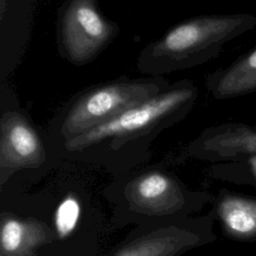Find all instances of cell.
Segmentation results:
<instances>
[{
  "label": "cell",
  "mask_w": 256,
  "mask_h": 256,
  "mask_svg": "<svg viewBox=\"0 0 256 256\" xmlns=\"http://www.w3.org/2000/svg\"><path fill=\"white\" fill-rule=\"evenodd\" d=\"M193 81L181 79L157 95L134 105L115 118L67 142L64 148L74 154L123 150L146 146L162 131L177 125L192 111L198 98Z\"/></svg>",
  "instance_id": "obj_1"
},
{
  "label": "cell",
  "mask_w": 256,
  "mask_h": 256,
  "mask_svg": "<svg viewBox=\"0 0 256 256\" xmlns=\"http://www.w3.org/2000/svg\"><path fill=\"white\" fill-rule=\"evenodd\" d=\"M256 27L248 13L201 15L186 19L148 43L137 59V69L147 76L164 77L218 57L224 45Z\"/></svg>",
  "instance_id": "obj_2"
},
{
  "label": "cell",
  "mask_w": 256,
  "mask_h": 256,
  "mask_svg": "<svg viewBox=\"0 0 256 256\" xmlns=\"http://www.w3.org/2000/svg\"><path fill=\"white\" fill-rule=\"evenodd\" d=\"M165 77H122L90 86L74 95L54 116L50 128L63 141L79 136L163 90Z\"/></svg>",
  "instance_id": "obj_3"
},
{
  "label": "cell",
  "mask_w": 256,
  "mask_h": 256,
  "mask_svg": "<svg viewBox=\"0 0 256 256\" xmlns=\"http://www.w3.org/2000/svg\"><path fill=\"white\" fill-rule=\"evenodd\" d=\"M119 31L117 22L102 13L98 0H64L58 9L57 50L75 66L94 61Z\"/></svg>",
  "instance_id": "obj_4"
},
{
  "label": "cell",
  "mask_w": 256,
  "mask_h": 256,
  "mask_svg": "<svg viewBox=\"0 0 256 256\" xmlns=\"http://www.w3.org/2000/svg\"><path fill=\"white\" fill-rule=\"evenodd\" d=\"M46 158L43 140L32 121L20 110L7 108L0 119V166L17 170L42 164Z\"/></svg>",
  "instance_id": "obj_5"
},
{
  "label": "cell",
  "mask_w": 256,
  "mask_h": 256,
  "mask_svg": "<svg viewBox=\"0 0 256 256\" xmlns=\"http://www.w3.org/2000/svg\"><path fill=\"white\" fill-rule=\"evenodd\" d=\"M130 203L147 213L167 214L182 201L177 183L160 171L146 172L127 185Z\"/></svg>",
  "instance_id": "obj_6"
},
{
  "label": "cell",
  "mask_w": 256,
  "mask_h": 256,
  "mask_svg": "<svg viewBox=\"0 0 256 256\" xmlns=\"http://www.w3.org/2000/svg\"><path fill=\"white\" fill-rule=\"evenodd\" d=\"M192 148L207 155L221 157L237 154H256V126L223 123L204 130Z\"/></svg>",
  "instance_id": "obj_7"
},
{
  "label": "cell",
  "mask_w": 256,
  "mask_h": 256,
  "mask_svg": "<svg viewBox=\"0 0 256 256\" xmlns=\"http://www.w3.org/2000/svg\"><path fill=\"white\" fill-rule=\"evenodd\" d=\"M209 93L218 100L243 96L256 91V47L229 66L206 77Z\"/></svg>",
  "instance_id": "obj_8"
},
{
  "label": "cell",
  "mask_w": 256,
  "mask_h": 256,
  "mask_svg": "<svg viewBox=\"0 0 256 256\" xmlns=\"http://www.w3.org/2000/svg\"><path fill=\"white\" fill-rule=\"evenodd\" d=\"M46 241L47 231L37 221H22L12 217L2 220L0 233L2 255L27 256Z\"/></svg>",
  "instance_id": "obj_9"
},
{
  "label": "cell",
  "mask_w": 256,
  "mask_h": 256,
  "mask_svg": "<svg viewBox=\"0 0 256 256\" xmlns=\"http://www.w3.org/2000/svg\"><path fill=\"white\" fill-rule=\"evenodd\" d=\"M196 241L197 239L186 231L164 229L131 242L114 256H174L179 250L193 245Z\"/></svg>",
  "instance_id": "obj_10"
},
{
  "label": "cell",
  "mask_w": 256,
  "mask_h": 256,
  "mask_svg": "<svg viewBox=\"0 0 256 256\" xmlns=\"http://www.w3.org/2000/svg\"><path fill=\"white\" fill-rule=\"evenodd\" d=\"M219 213L230 232L239 235L256 233V202L228 197L220 203Z\"/></svg>",
  "instance_id": "obj_11"
},
{
  "label": "cell",
  "mask_w": 256,
  "mask_h": 256,
  "mask_svg": "<svg viewBox=\"0 0 256 256\" xmlns=\"http://www.w3.org/2000/svg\"><path fill=\"white\" fill-rule=\"evenodd\" d=\"M81 207L77 198L72 195L67 196L58 205L55 212V227L60 238L70 235L78 224Z\"/></svg>",
  "instance_id": "obj_12"
},
{
  "label": "cell",
  "mask_w": 256,
  "mask_h": 256,
  "mask_svg": "<svg viewBox=\"0 0 256 256\" xmlns=\"http://www.w3.org/2000/svg\"><path fill=\"white\" fill-rule=\"evenodd\" d=\"M249 163H250V165H251V168H252V170H253L254 174L256 175V154L250 155Z\"/></svg>",
  "instance_id": "obj_13"
},
{
  "label": "cell",
  "mask_w": 256,
  "mask_h": 256,
  "mask_svg": "<svg viewBox=\"0 0 256 256\" xmlns=\"http://www.w3.org/2000/svg\"><path fill=\"white\" fill-rule=\"evenodd\" d=\"M7 2H8V0H0V17H1V19L4 16V13H5V10L7 7Z\"/></svg>",
  "instance_id": "obj_14"
}]
</instances>
